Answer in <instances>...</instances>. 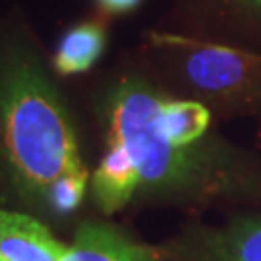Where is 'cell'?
I'll return each mask as SVG.
<instances>
[{"instance_id": "obj_1", "label": "cell", "mask_w": 261, "mask_h": 261, "mask_svg": "<svg viewBox=\"0 0 261 261\" xmlns=\"http://www.w3.org/2000/svg\"><path fill=\"white\" fill-rule=\"evenodd\" d=\"M101 112L107 145L130 161L136 197L261 211V147L224 136L201 103L126 72L103 95Z\"/></svg>"}, {"instance_id": "obj_2", "label": "cell", "mask_w": 261, "mask_h": 261, "mask_svg": "<svg viewBox=\"0 0 261 261\" xmlns=\"http://www.w3.org/2000/svg\"><path fill=\"white\" fill-rule=\"evenodd\" d=\"M0 151L19 182L45 196L58 178L87 170L64 105L25 55L0 66Z\"/></svg>"}, {"instance_id": "obj_3", "label": "cell", "mask_w": 261, "mask_h": 261, "mask_svg": "<svg viewBox=\"0 0 261 261\" xmlns=\"http://www.w3.org/2000/svg\"><path fill=\"white\" fill-rule=\"evenodd\" d=\"M143 41L170 91L201 103L221 124L261 118V50L170 29H151Z\"/></svg>"}, {"instance_id": "obj_4", "label": "cell", "mask_w": 261, "mask_h": 261, "mask_svg": "<svg viewBox=\"0 0 261 261\" xmlns=\"http://www.w3.org/2000/svg\"><path fill=\"white\" fill-rule=\"evenodd\" d=\"M168 250L176 261H261V211H238L221 224H194Z\"/></svg>"}, {"instance_id": "obj_5", "label": "cell", "mask_w": 261, "mask_h": 261, "mask_svg": "<svg viewBox=\"0 0 261 261\" xmlns=\"http://www.w3.org/2000/svg\"><path fill=\"white\" fill-rule=\"evenodd\" d=\"M180 31L261 50V0H190Z\"/></svg>"}, {"instance_id": "obj_6", "label": "cell", "mask_w": 261, "mask_h": 261, "mask_svg": "<svg viewBox=\"0 0 261 261\" xmlns=\"http://www.w3.org/2000/svg\"><path fill=\"white\" fill-rule=\"evenodd\" d=\"M60 261H176L170 250H157L105 223H85Z\"/></svg>"}, {"instance_id": "obj_7", "label": "cell", "mask_w": 261, "mask_h": 261, "mask_svg": "<svg viewBox=\"0 0 261 261\" xmlns=\"http://www.w3.org/2000/svg\"><path fill=\"white\" fill-rule=\"evenodd\" d=\"M66 250L33 217L0 211V261H60Z\"/></svg>"}, {"instance_id": "obj_8", "label": "cell", "mask_w": 261, "mask_h": 261, "mask_svg": "<svg viewBox=\"0 0 261 261\" xmlns=\"http://www.w3.org/2000/svg\"><path fill=\"white\" fill-rule=\"evenodd\" d=\"M107 48V28L101 19L82 21L60 39L53 66L60 75L84 74L91 70Z\"/></svg>"}, {"instance_id": "obj_9", "label": "cell", "mask_w": 261, "mask_h": 261, "mask_svg": "<svg viewBox=\"0 0 261 261\" xmlns=\"http://www.w3.org/2000/svg\"><path fill=\"white\" fill-rule=\"evenodd\" d=\"M89 182H91L89 170L58 178L47 192V199L50 207L60 215H68L75 211L84 201Z\"/></svg>"}, {"instance_id": "obj_10", "label": "cell", "mask_w": 261, "mask_h": 261, "mask_svg": "<svg viewBox=\"0 0 261 261\" xmlns=\"http://www.w3.org/2000/svg\"><path fill=\"white\" fill-rule=\"evenodd\" d=\"M95 2L105 16H122L134 12L143 0H95Z\"/></svg>"}, {"instance_id": "obj_11", "label": "cell", "mask_w": 261, "mask_h": 261, "mask_svg": "<svg viewBox=\"0 0 261 261\" xmlns=\"http://www.w3.org/2000/svg\"><path fill=\"white\" fill-rule=\"evenodd\" d=\"M255 145L261 147V118L255 120Z\"/></svg>"}]
</instances>
